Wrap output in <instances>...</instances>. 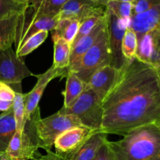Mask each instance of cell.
Instances as JSON below:
<instances>
[{
  "label": "cell",
  "instance_id": "obj_42",
  "mask_svg": "<svg viewBox=\"0 0 160 160\" xmlns=\"http://www.w3.org/2000/svg\"><path fill=\"white\" fill-rule=\"evenodd\" d=\"M0 84H1V82H0Z\"/></svg>",
  "mask_w": 160,
  "mask_h": 160
},
{
  "label": "cell",
  "instance_id": "obj_3",
  "mask_svg": "<svg viewBox=\"0 0 160 160\" xmlns=\"http://www.w3.org/2000/svg\"><path fill=\"white\" fill-rule=\"evenodd\" d=\"M38 115L40 109L38 107L26 121L23 131H16L5 152L10 160H32L40 156L38 148H42V145L35 127Z\"/></svg>",
  "mask_w": 160,
  "mask_h": 160
},
{
  "label": "cell",
  "instance_id": "obj_1",
  "mask_svg": "<svg viewBox=\"0 0 160 160\" xmlns=\"http://www.w3.org/2000/svg\"><path fill=\"white\" fill-rule=\"evenodd\" d=\"M102 105L101 131L107 134L123 136L138 127L160 124V69L132 59Z\"/></svg>",
  "mask_w": 160,
  "mask_h": 160
},
{
  "label": "cell",
  "instance_id": "obj_9",
  "mask_svg": "<svg viewBox=\"0 0 160 160\" xmlns=\"http://www.w3.org/2000/svg\"><path fill=\"white\" fill-rule=\"evenodd\" d=\"M59 20V15L42 16L38 17H31L23 13L20 16L17 30V37L15 41L16 51L20 48L22 45L30 37L42 31H52L56 28Z\"/></svg>",
  "mask_w": 160,
  "mask_h": 160
},
{
  "label": "cell",
  "instance_id": "obj_38",
  "mask_svg": "<svg viewBox=\"0 0 160 160\" xmlns=\"http://www.w3.org/2000/svg\"><path fill=\"white\" fill-rule=\"evenodd\" d=\"M148 160H160V153L159 155H157L156 156H155V157L152 158V159H150Z\"/></svg>",
  "mask_w": 160,
  "mask_h": 160
},
{
  "label": "cell",
  "instance_id": "obj_41",
  "mask_svg": "<svg viewBox=\"0 0 160 160\" xmlns=\"http://www.w3.org/2000/svg\"><path fill=\"white\" fill-rule=\"evenodd\" d=\"M105 1H106V2H107V0H105Z\"/></svg>",
  "mask_w": 160,
  "mask_h": 160
},
{
  "label": "cell",
  "instance_id": "obj_16",
  "mask_svg": "<svg viewBox=\"0 0 160 160\" xmlns=\"http://www.w3.org/2000/svg\"><path fill=\"white\" fill-rule=\"evenodd\" d=\"M128 28L135 32L137 37L160 28V4L148 10L137 14H132Z\"/></svg>",
  "mask_w": 160,
  "mask_h": 160
},
{
  "label": "cell",
  "instance_id": "obj_31",
  "mask_svg": "<svg viewBox=\"0 0 160 160\" xmlns=\"http://www.w3.org/2000/svg\"><path fill=\"white\" fill-rule=\"evenodd\" d=\"M93 160H116L109 141H106L101 145Z\"/></svg>",
  "mask_w": 160,
  "mask_h": 160
},
{
  "label": "cell",
  "instance_id": "obj_10",
  "mask_svg": "<svg viewBox=\"0 0 160 160\" xmlns=\"http://www.w3.org/2000/svg\"><path fill=\"white\" fill-rule=\"evenodd\" d=\"M67 73H68L67 70H58L52 66L47 71L42 74L34 75V77L37 78V83L31 92L24 94L25 120H29L33 112L38 107L39 102L48 83L54 78H61L62 79L66 78Z\"/></svg>",
  "mask_w": 160,
  "mask_h": 160
},
{
  "label": "cell",
  "instance_id": "obj_7",
  "mask_svg": "<svg viewBox=\"0 0 160 160\" xmlns=\"http://www.w3.org/2000/svg\"><path fill=\"white\" fill-rule=\"evenodd\" d=\"M30 76L34 74L23 58L18 57L12 47L0 51V82L9 85L15 92L22 93V81Z\"/></svg>",
  "mask_w": 160,
  "mask_h": 160
},
{
  "label": "cell",
  "instance_id": "obj_12",
  "mask_svg": "<svg viewBox=\"0 0 160 160\" xmlns=\"http://www.w3.org/2000/svg\"><path fill=\"white\" fill-rule=\"evenodd\" d=\"M135 58L141 62L160 69V28L138 38Z\"/></svg>",
  "mask_w": 160,
  "mask_h": 160
},
{
  "label": "cell",
  "instance_id": "obj_25",
  "mask_svg": "<svg viewBox=\"0 0 160 160\" xmlns=\"http://www.w3.org/2000/svg\"><path fill=\"white\" fill-rule=\"evenodd\" d=\"M28 3L23 0H0V19L24 13Z\"/></svg>",
  "mask_w": 160,
  "mask_h": 160
},
{
  "label": "cell",
  "instance_id": "obj_30",
  "mask_svg": "<svg viewBox=\"0 0 160 160\" xmlns=\"http://www.w3.org/2000/svg\"><path fill=\"white\" fill-rule=\"evenodd\" d=\"M160 4V0H135L132 3V14L140 13Z\"/></svg>",
  "mask_w": 160,
  "mask_h": 160
},
{
  "label": "cell",
  "instance_id": "obj_33",
  "mask_svg": "<svg viewBox=\"0 0 160 160\" xmlns=\"http://www.w3.org/2000/svg\"><path fill=\"white\" fill-rule=\"evenodd\" d=\"M45 152H46V154L45 156L40 155L37 159L38 160H68L67 158L56 154V152H52L51 149H47L45 150Z\"/></svg>",
  "mask_w": 160,
  "mask_h": 160
},
{
  "label": "cell",
  "instance_id": "obj_32",
  "mask_svg": "<svg viewBox=\"0 0 160 160\" xmlns=\"http://www.w3.org/2000/svg\"><path fill=\"white\" fill-rule=\"evenodd\" d=\"M15 92L7 84L2 83L0 84V101L13 102Z\"/></svg>",
  "mask_w": 160,
  "mask_h": 160
},
{
  "label": "cell",
  "instance_id": "obj_15",
  "mask_svg": "<svg viewBox=\"0 0 160 160\" xmlns=\"http://www.w3.org/2000/svg\"><path fill=\"white\" fill-rule=\"evenodd\" d=\"M106 19H105L104 21L94 28L90 33L83 36L79 40L72 44L70 46L71 50H70V66H69L68 71L74 72L78 69L83 56L95 44L98 36L106 28Z\"/></svg>",
  "mask_w": 160,
  "mask_h": 160
},
{
  "label": "cell",
  "instance_id": "obj_17",
  "mask_svg": "<svg viewBox=\"0 0 160 160\" xmlns=\"http://www.w3.org/2000/svg\"><path fill=\"white\" fill-rule=\"evenodd\" d=\"M107 135V134L102 131H97L67 159L68 160H93L98 148L108 140Z\"/></svg>",
  "mask_w": 160,
  "mask_h": 160
},
{
  "label": "cell",
  "instance_id": "obj_39",
  "mask_svg": "<svg viewBox=\"0 0 160 160\" xmlns=\"http://www.w3.org/2000/svg\"><path fill=\"white\" fill-rule=\"evenodd\" d=\"M23 1H25V2H29V1H30V0H23Z\"/></svg>",
  "mask_w": 160,
  "mask_h": 160
},
{
  "label": "cell",
  "instance_id": "obj_21",
  "mask_svg": "<svg viewBox=\"0 0 160 160\" xmlns=\"http://www.w3.org/2000/svg\"><path fill=\"white\" fill-rule=\"evenodd\" d=\"M54 54L52 67L58 70H67L70 66V45L61 38H52Z\"/></svg>",
  "mask_w": 160,
  "mask_h": 160
},
{
  "label": "cell",
  "instance_id": "obj_19",
  "mask_svg": "<svg viewBox=\"0 0 160 160\" xmlns=\"http://www.w3.org/2000/svg\"><path fill=\"white\" fill-rule=\"evenodd\" d=\"M17 131L12 107L0 114V153L5 152Z\"/></svg>",
  "mask_w": 160,
  "mask_h": 160
},
{
  "label": "cell",
  "instance_id": "obj_37",
  "mask_svg": "<svg viewBox=\"0 0 160 160\" xmlns=\"http://www.w3.org/2000/svg\"><path fill=\"white\" fill-rule=\"evenodd\" d=\"M108 1V0H107ZM115 1H120V2H131L133 3L135 0H115Z\"/></svg>",
  "mask_w": 160,
  "mask_h": 160
},
{
  "label": "cell",
  "instance_id": "obj_4",
  "mask_svg": "<svg viewBox=\"0 0 160 160\" xmlns=\"http://www.w3.org/2000/svg\"><path fill=\"white\" fill-rule=\"evenodd\" d=\"M59 112L75 116L83 127L92 131H101L103 117L102 101L87 85L71 106L62 107Z\"/></svg>",
  "mask_w": 160,
  "mask_h": 160
},
{
  "label": "cell",
  "instance_id": "obj_28",
  "mask_svg": "<svg viewBox=\"0 0 160 160\" xmlns=\"http://www.w3.org/2000/svg\"><path fill=\"white\" fill-rule=\"evenodd\" d=\"M106 8L112 11L120 20L129 23L130 19L132 16V3L115 1V0H108L106 3Z\"/></svg>",
  "mask_w": 160,
  "mask_h": 160
},
{
  "label": "cell",
  "instance_id": "obj_40",
  "mask_svg": "<svg viewBox=\"0 0 160 160\" xmlns=\"http://www.w3.org/2000/svg\"><path fill=\"white\" fill-rule=\"evenodd\" d=\"M32 160H38V159H32Z\"/></svg>",
  "mask_w": 160,
  "mask_h": 160
},
{
  "label": "cell",
  "instance_id": "obj_23",
  "mask_svg": "<svg viewBox=\"0 0 160 160\" xmlns=\"http://www.w3.org/2000/svg\"><path fill=\"white\" fill-rule=\"evenodd\" d=\"M70 0H45L37 7L27 8L25 13L31 17L59 15L64 5Z\"/></svg>",
  "mask_w": 160,
  "mask_h": 160
},
{
  "label": "cell",
  "instance_id": "obj_18",
  "mask_svg": "<svg viewBox=\"0 0 160 160\" xmlns=\"http://www.w3.org/2000/svg\"><path fill=\"white\" fill-rule=\"evenodd\" d=\"M20 16L16 14L8 18L0 19V51L11 48L15 43Z\"/></svg>",
  "mask_w": 160,
  "mask_h": 160
},
{
  "label": "cell",
  "instance_id": "obj_34",
  "mask_svg": "<svg viewBox=\"0 0 160 160\" xmlns=\"http://www.w3.org/2000/svg\"><path fill=\"white\" fill-rule=\"evenodd\" d=\"M13 102L0 101V111L2 112L9 110L12 107Z\"/></svg>",
  "mask_w": 160,
  "mask_h": 160
},
{
  "label": "cell",
  "instance_id": "obj_22",
  "mask_svg": "<svg viewBox=\"0 0 160 160\" xmlns=\"http://www.w3.org/2000/svg\"><path fill=\"white\" fill-rule=\"evenodd\" d=\"M80 22L73 19H59L56 28L52 31V38H61L67 41L71 46L74 41L78 30Z\"/></svg>",
  "mask_w": 160,
  "mask_h": 160
},
{
  "label": "cell",
  "instance_id": "obj_2",
  "mask_svg": "<svg viewBox=\"0 0 160 160\" xmlns=\"http://www.w3.org/2000/svg\"><path fill=\"white\" fill-rule=\"evenodd\" d=\"M109 144L116 160H148L160 153V124L138 127Z\"/></svg>",
  "mask_w": 160,
  "mask_h": 160
},
{
  "label": "cell",
  "instance_id": "obj_36",
  "mask_svg": "<svg viewBox=\"0 0 160 160\" xmlns=\"http://www.w3.org/2000/svg\"><path fill=\"white\" fill-rule=\"evenodd\" d=\"M0 160H10L5 152L0 153Z\"/></svg>",
  "mask_w": 160,
  "mask_h": 160
},
{
  "label": "cell",
  "instance_id": "obj_24",
  "mask_svg": "<svg viewBox=\"0 0 160 160\" xmlns=\"http://www.w3.org/2000/svg\"><path fill=\"white\" fill-rule=\"evenodd\" d=\"M106 6H102V7L98 8L95 12H94L92 15L86 17L84 20L80 22V28L78 30V33L73 43L79 40L83 36L90 33L94 28H95L102 22L104 21L105 19H106Z\"/></svg>",
  "mask_w": 160,
  "mask_h": 160
},
{
  "label": "cell",
  "instance_id": "obj_27",
  "mask_svg": "<svg viewBox=\"0 0 160 160\" xmlns=\"http://www.w3.org/2000/svg\"><path fill=\"white\" fill-rule=\"evenodd\" d=\"M138 48V37L134 31L127 28L122 42V52L127 60L135 58Z\"/></svg>",
  "mask_w": 160,
  "mask_h": 160
},
{
  "label": "cell",
  "instance_id": "obj_13",
  "mask_svg": "<svg viewBox=\"0 0 160 160\" xmlns=\"http://www.w3.org/2000/svg\"><path fill=\"white\" fill-rule=\"evenodd\" d=\"M120 72V70H117L112 66H105L91 77L86 85L102 102L117 82Z\"/></svg>",
  "mask_w": 160,
  "mask_h": 160
},
{
  "label": "cell",
  "instance_id": "obj_11",
  "mask_svg": "<svg viewBox=\"0 0 160 160\" xmlns=\"http://www.w3.org/2000/svg\"><path fill=\"white\" fill-rule=\"evenodd\" d=\"M95 132L97 131L85 127H77L66 131L55 141L56 153L69 158Z\"/></svg>",
  "mask_w": 160,
  "mask_h": 160
},
{
  "label": "cell",
  "instance_id": "obj_35",
  "mask_svg": "<svg viewBox=\"0 0 160 160\" xmlns=\"http://www.w3.org/2000/svg\"><path fill=\"white\" fill-rule=\"evenodd\" d=\"M44 1H45V0H30L29 2H28V6L32 8L37 7Z\"/></svg>",
  "mask_w": 160,
  "mask_h": 160
},
{
  "label": "cell",
  "instance_id": "obj_26",
  "mask_svg": "<svg viewBox=\"0 0 160 160\" xmlns=\"http://www.w3.org/2000/svg\"><path fill=\"white\" fill-rule=\"evenodd\" d=\"M48 34V31H42L30 37L28 40L25 41L24 43L20 46V48L17 51H16L17 56L23 58L32 52L33 51H34L46 40Z\"/></svg>",
  "mask_w": 160,
  "mask_h": 160
},
{
  "label": "cell",
  "instance_id": "obj_5",
  "mask_svg": "<svg viewBox=\"0 0 160 160\" xmlns=\"http://www.w3.org/2000/svg\"><path fill=\"white\" fill-rule=\"evenodd\" d=\"M35 127L42 148L47 150L54 146L55 141L61 134L71 128L83 126L75 116L59 111L44 119L38 115L36 119Z\"/></svg>",
  "mask_w": 160,
  "mask_h": 160
},
{
  "label": "cell",
  "instance_id": "obj_14",
  "mask_svg": "<svg viewBox=\"0 0 160 160\" xmlns=\"http://www.w3.org/2000/svg\"><path fill=\"white\" fill-rule=\"evenodd\" d=\"M105 0H70L59 12V19H73L81 22L102 6H106Z\"/></svg>",
  "mask_w": 160,
  "mask_h": 160
},
{
  "label": "cell",
  "instance_id": "obj_20",
  "mask_svg": "<svg viewBox=\"0 0 160 160\" xmlns=\"http://www.w3.org/2000/svg\"><path fill=\"white\" fill-rule=\"evenodd\" d=\"M65 90L62 92L64 102L62 108H69L73 104L84 92L86 84L83 82L73 72L68 71L67 75Z\"/></svg>",
  "mask_w": 160,
  "mask_h": 160
},
{
  "label": "cell",
  "instance_id": "obj_6",
  "mask_svg": "<svg viewBox=\"0 0 160 160\" xmlns=\"http://www.w3.org/2000/svg\"><path fill=\"white\" fill-rule=\"evenodd\" d=\"M110 62L111 56L106 27L95 44L83 56L78 69L73 73L87 84L97 70L105 66L110 65Z\"/></svg>",
  "mask_w": 160,
  "mask_h": 160
},
{
  "label": "cell",
  "instance_id": "obj_29",
  "mask_svg": "<svg viewBox=\"0 0 160 160\" xmlns=\"http://www.w3.org/2000/svg\"><path fill=\"white\" fill-rule=\"evenodd\" d=\"M14 118L17 126V131H23L27 120H25L24 94L15 92V97L12 104Z\"/></svg>",
  "mask_w": 160,
  "mask_h": 160
},
{
  "label": "cell",
  "instance_id": "obj_8",
  "mask_svg": "<svg viewBox=\"0 0 160 160\" xmlns=\"http://www.w3.org/2000/svg\"><path fill=\"white\" fill-rule=\"evenodd\" d=\"M106 32L110 52V66L117 70H122L129 61L127 60L122 52V42L128 23L120 20L113 12L106 8Z\"/></svg>",
  "mask_w": 160,
  "mask_h": 160
}]
</instances>
